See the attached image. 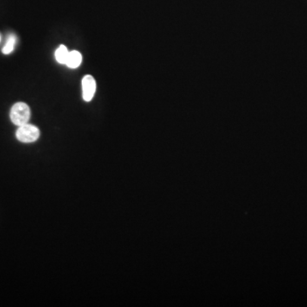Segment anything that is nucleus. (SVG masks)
<instances>
[{"label":"nucleus","instance_id":"nucleus-2","mask_svg":"<svg viewBox=\"0 0 307 307\" xmlns=\"http://www.w3.org/2000/svg\"><path fill=\"white\" fill-rule=\"evenodd\" d=\"M15 136L19 141L25 143V144H30V143L37 141L40 138V129L37 126L30 125L28 123V124L19 126Z\"/></svg>","mask_w":307,"mask_h":307},{"label":"nucleus","instance_id":"nucleus-3","mask_svg":"<svg viewBox=\"0 0 307 307\" xmlns=\"http://www.w3.org/2000/svg\"><path fill=\"white\" fill-rule=\"evenodd\" d=\"M96 80L92 75H86L82 79V95L86 102L92 101L96 92Z\"/></svg>","mask_w":307,"mask_h":307},{"label":"nucleus","instance_id":"nucleus-1","mask_svg":"<svg viewBox=\"0 0 307 307\" xmlns=\"http://www.w3.org/2000/svg\"><path fill=\"white\" fill-rule=\"evenodd\" d=\"M9 116L15 126H21L28 124L30 120V107L25 102H16L11 107Z\"/></svg>","mask_w":307,"mask_h":307},{"label":"nucleus","instance_id":"nucleus-7","mask_svg":"<svg viewBox=\"0 0 307 307\" xmlns=\"http://www.w3.org/2000/svg\"><path fill=\"white\" fill-rule=\"evenodd\" d=\"M0 40H1V36H0Z\"/></svg>","mask_w":307,"mask_h":307},{"label":"nucleus","instance_id":"nucleus-4","mask_svg":"<svg viewBox=\"0 0 307 307\" xmlns=\"http://www.w3.org/2000/svg\"><path fill=\"white\" fill-rule=\"evenodd\" d=\"M81 62H82V55L79 51H69L68 60L66 62V65L68 66V68L75 69V68L80 67Z\"/></svg>","mask_w":307,"mask_h":307},{"label":"nucleus","instance_id":"nucleus-6","mask_svg":"<svg viewBox=\"0 0 307 307\" xmlns=\"http://www.w3.org/2000/svg\"><path fill=\"white\" fill-rule=\"evenodd\" d=\"M15 43H16V38L14 35H10L8 40H7L6 44L5 46H3V50H2V52L5 55H9L10 53L12 52L15 48Z\"/></svg>","mask_w":307,"mask_h":307},{"label":"nucleus","instance_id":"nucleus-5","mask_svg":"<svg viewBox=\"0 0 307 307\" xmlns=\"http://www.w3.org/2000/svg\"><path fill=\"white\" fill-rule=\"evenodd\" d=\"M68 55H69V51H68V48L66 46L61 45L55 51V60L58 61L60 64H66L67 60H68Z\"/></svg>","mask_w":307,"mask_h":307}]
</instances>
